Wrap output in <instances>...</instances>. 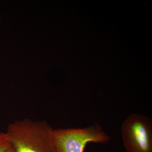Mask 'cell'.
Returning a JSON list of instances; mask_svg holds the SVG:
<instances>
[{"mask_svg": "<svg viewBox=\"0 0 152 152\" xmlns=\"http://www.w3.org/2000/svg\"><path fill=\"white\" fill-rule=\"evenodd\" d=\"M53 129L46 121L26 119L10 124L6 133L15 152H55Z\"/></svg>", "mask_w": 152, "mask_h": 152, "instance_id": "obj_1", "label": "cell"}, {"mask_svg": "<svg viewBox=\"0 0 152 152\" xmlns=\"http://www.w3.org/2000/svg\"><path fill=\"white\" fill-rule=\"evenodd\" d=\"M52 137L55 152H84L88 143L106 144L110 140L96 124L84 128L53 129Z\"/></svg>", "mask_w": 152, "mask_h": 152, "instance_id": "obj_2", "label": "cell"}, {"mask_svg": "<svg viewBox=\"0 0 152 152\" xmlns=\"http://www.w3.org/2000/svg\"><path fill=\"white\" fill-rule=\"evenodd\" d=\"M121 134L127 152H152V124L148 117L131 114L122 125Z\"/></svg>", "mask_w": 152, "mask_h": 152, "instance_id": "obj_3", "label": "cell"}, {"mask_svg": "<svg viewBox=\"0 0 152 152\" xmlns=\"http://www.w3.org/2000/svg\"><path fill=\"white\" fill-rule=\"evenodd\" d=\"M12 147L6 133H0V152H7Z\"/></svg>", "mask_w": 152, "mask_h": 152, "instance_id": "obj_4", "label": "cell"}, {"mask_svg": "<svg viewBox=\"0 0 152 152\" xmlns=\"http://www.w3.org/2000/svg\"><path fill=\"white\" fill-rule=\"evenodd\" d=\"M7 152H15V151H14L13 148H12V147H11L9 149V151H8Z\"/></svg>", "mask_w": 152, "mask_h": 152, "instance_id": "obj_5", "label": "cell"}]
</instances>
